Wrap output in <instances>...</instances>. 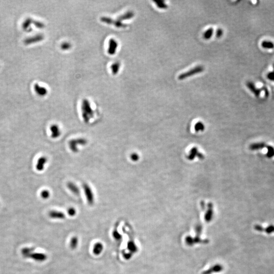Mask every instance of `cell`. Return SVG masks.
Here are the masks:
<instances>
[{
	"instance_id": "6da1fadb",
	"label": "cell",
	"mask_w": 274,
	"mask_h": 274,
	"mask_svg": "<svg viewBox=\"0 0 274 274\" xmlns=\"http://www.w3.org/2000/svg\"><path fill=\"white\" fill-rule=\"evenodd\" d=\"M81 109L83 121L85 123H89L91 119H93L95 116V112L91 107L89 100L86 98L82 100Z\"/></svg>"
},
{
	"instance_id": "7a4b0ae2",
	"label": "cell",
	"mask_w": 274,
	"mask_h": 274,
	"mask_svg": "<svg viewBox=\"0 0 274 274\" xmlns=\"http://www.w3.org/2000/svg\"><path fill=\"white\" fill-rule=\"evenodd\" d=\"M87 144V140L85 138H80L70 140L69 142V147L71 151L74 153L79 151L78 146H85Z\"/></svg>"
},
{
	"instance_id": "3957f363",
	"label": "cell",
	"mask_w": 274,
	"mask_h": 274,
	"mask_svg": "<svg viewBox=\"0 0 274 274\" xmlns=\"http://www.w3.org/2000/svg\"><path fill=\"white\" fill-rule=\"evenodd\" d=\"M82 186L88 204L90 205H93L95 202V196L93 189L90 185L87 183L83 184Z\"/></svg>"
},
{
	"instance_id": "277c9868",
	"label": "cell",
	"mask_w": 274,
	"mask_h": 274,
	"mask_svg": "<svg viewBox=\"0 0 274 274\" xmlns=\"http://www.w3.org/2000/svg\"><path fill=\"white\" fill-rule=\"evenodd\" d=\"M101 21L105 23H107L108 25H113L114 26L121 28H125L127 25L122 23V21H119L118 19H115L111 18L110 17H102L101 18Z\"/></svg>"
},
{
	"instance_id": "5b68a950",
	"label": "cell",
	"mask_w": 274,
	"mask_h": 274,
	"mask_svg": "<svg viewBox=\"0 0 274 274\" xmlns=\"http://www.w3.org/2000/svg\"><path fill=\"white\" fill-rule=\"evenodd\" d=\"M204 71V68L202 66H198L192 69L191 70L188 71V72L184 73V74H181L179 76V79L180 80L184 79L188 77L194 75L195 74H198L199 73L202 72Z\"/></svg>"
},
{
	"instance_id": "8992f818",
	"label": "cell",
	"mask_w": 274,
	"mask_h": 274,
	"mask_svg": "<svg viewBox=\"0 0 274 274\" xmlns=\"http://www.w3.org/2000/svg\"><path fill=\"white\" fill-rule=\"evenodd\" d=\"M108 45V53L111 55H113L115 54L117 51V48L118 46V44L116 40L114 39H110L109 41Z\"/></svg>"
},
{
	"instance_id": "52a82bcc",
	"label": "cell",
	"mask_w": 274,
	"mask_h": 274,
	"mask_svg": "<svg viewBox=\"0 0 274 274\" xmlns=\"http://www.w3.org/2000/svg\"><path fill=\"white\" fill-rule=\"evenodd\" d=\"M49 130L51 132V138L52 139H57L61 136L62 132L58 125L56 124L51 125Z\"/></svg>"
},
{
	"instance_id": "ba28073f",
	"label": "cell",
	"mask_w": 274,
	"mask_h": 274,
	"mask_svg": "<svg viewBox=\"0 0 274 274\" xmlns=\"http://www.w3.org/2000/svg\"><path fill=\"white\" fill-rule=\"evenodd\" d=\"M47 158L45 156H41L38 159L37 164H36V169L38 171H42L44 169L45 164L47 163Z\"/></svg>"
},
{
	"instance_id": "9c48e42d",
	"label": "cell",
	"mask_w": 274,
	"mask_h": 274,
	"mask_svg": "<svg viewBox=\"0 0 274 274\" xmlns=\"http://www.w3.org/2000/svg\"><path fill=\"white\" fill-rule=\"evenodd\" d=\"M67 188L71 193L76 195H79L80 194V190L77 185L74 183L73 182H69L67 184Z\"/></svg>"
},
{
	"instance_id": "30bf717a",
	"label": "cell",
	"mask_w": 274,
	"mask_h": 274,
	"mask_svg": "<svg viewBox=\"0 0 274 274\" xmlns=\"http://www.w3.org/2000/svg\"><path fill=\"white\" fill-rule=\"evenodd\" d=\"M28 257H30L38 261H44L47 259V256L45 254L42 253H31L28 255Z\"/></svg>"
},
{
	"instance_id": "8fae6325",
	"label": "cell",
	"mask_w": 274,
	"mask_h": 274,
	"mask_svg": "<svg viewBox=\"0 0 274 274\" xmlns=\"http://www.w3.org/2000/svg\"><path fill=\"white\" fill-rule=\"evenodd\" d=\"M48 215L52 219H63L66 217L65 214L63 212L55 210L50 211L48 213Z\"/></svg>"
},
{
	"instance_id": "7c38bea8",
	"label": "cell",
	"mask_w": 274,
	"mask_h": 274,
	"mask_svg": "<svg viewBox=\"0 0 274 274\" xmlns=\"http://www.w3.org/2000/svg\"><path fill=\"white\" fill-rule=\"evenodd\" d=\"M34 90L37 95L39 96H45L47 94V89L45 87L41 86L38 84H36L34 85Z\"/></svg>"
},
{
	"instance_id": "4fadbf2b",
	"label": "cell",
	"mask_w": 274,
	"mask_h": 274,
	"mask_svg": "<svg viewBox=\"0 0 274 274\" xmlns=\"http://www.w3.org/2000/svg\"><path fill=\"white\" fill-rule=\"evenodd\" d=\"M44 38V36L43 35H37L36 36H34L33 37L28 38L25 40V43H36L38 42L41 41L42 40H43Z\"/></svg>"
},
{
	"instance_id": "5bb4252c",
	"label": "cell",
	"mask_w": 274,
	"mask_h": 274,
	"mask_svg": "<svg viewBox=\"0 0 274 274\" xmlns=\"http://www.w3.org/2000/svg\"><path fill=\"white\" fill-rule=\"evenodd\" d=\"M104 249V246L101 243L98 242L94 245L93 247V251L95 255H100Z\"/></svg>"
},
{
	"instance_id": "9a60e30c",
	"label": "cell",
	"mask_w": 274,
	"mask_h": 274,
	"mask_svg": "<svg viewBox=\"0 0 274 274\" xmlns=\"http://www.w3.org/2000/svg\"><path fill=\"white\" fill-rule=\"evenodd\" d=\"M120 66H121V64H120V62H114L113 64H112L110 67L112 73L113 75H116L119 72Z\"/></svg>"
},
{
	"instance_id": "2e32d148",
	"label": "cell",
	"mask_w": 274,
	"mask_h": 274,
	"mask_svg": "<svg viewBox=\"0 0 274 274\" xmlns=\"http://www.w3.org/2000/svg\"><path fill=\"white\" fill-rule=\"evenodd\" d=\"M134 14L132 12H127V13L123 14V15L120 16L118 18V19L122 21L123 20H127V19H130L132 18L134 16Z\"/></svg>"
},
{
	"instance_id": "e0dca14e",
	"label": "cell",
	"mask_w": 274,
	"mask_h": 274,
	"mask_svg": "<svg viewBox=\"0 0 274 274\" xmlns=\"http://www.w3.org/2000/svg\"><path fill=\"white\" fill-rule=\"evenodd\" d=\"M78 244V239L76 236L73 237L70 242V247L72 249H75L77 247Z\"/></svg>"
},
{
	"instance_id": "ac0fdd59",
	"label": "cell",
	"mask_w": 274,
	"mask_h": 274,
	"mask_svg": "<svg viewBox=\"0 0 274 274\" xmlns=\"http://www.w3.org/2000/svg\"><path fill=\"white\" fill-rule=\"evenodd\" d=\"M40 195H41V197L42 199H44V200H46V199H48L49 197H50V192H49L48 190L44 189V190H43L41 192Z\"/></svg>"
},
{
	"instance_id": "d6986e66",
	"label": "cell",
	"mask_w": 274,
	"mask_h": 274,
	"mask_svg": "<svg viewBox=\"0 0 274 274\" xmlns=\"http://www.w3.org/2000/svg\"><path fill=\"white\" fill-rule=\"evenodd\" d=\"M61 47L63 50H68L71 48V44L69 42H65L62 44Z\"/></svg>"
},
{
	"instance_id": "ffe728a7",
	"label": "cell",
	"mask_w": 274,
	"mask_h": 274,
	"mask_svg": "<svg viewBox=\"0 0 274 274\" xmlns=\"http://www.w3.org/2000/svg\"><path fill=\"white\" fill-rule=\"evenodd\" d=\"M212 34H213V30L211 28L207 30L206 32H205L204 37L206 39H209L211 37Z\"/></svg>"
},
{
	"instance_id": "44dd1931",
	"label": "cell",
	"mask_w": 274,
	"mask_h": 274,
	"mask_svg": "<svg viewBox=\"0 0 274 274\" xmlns=\"http://www.w3.org/2000/svg\"><path fill=\"white\" fill-rule=\"evenodd\" d=\"M112 234H113V236L114 238L115 239V240H117V241H119V240H120L121 238H122L121 234H120L118 232V231H114Z\"/></svg>"
},
{
	"instance_id": "7402d4cb",
	"label": "cell",
	"mask_w": 274,
	"mask_h": 274,
	"mask_svg": "<svg viewBox=\"0 0 274 274\" xmlns=\"http://www.w3.org/2000/svg\"><path fill=\"white\" fill-rule=\"evenodd\" d=\"M33 249L32 248H25L22 251V252L23 253V255L26 256H28V255H30V252L33 251Z\"/></svg>"
},
{
	"instance_id": "603a6c76",
	"label": "cell",
	"mask_w": 274,
	"mask_h": 274,
	"mask_svg": "<svg viewBox=\"0 0 274 274\" xmlns=\"http://www.w3.org/2000/svg\"><path fill=\"white\" fill-rule=\"evenodd\" d=\"M68 213L69 215L70 216H74L76 214V210L75 208L71 207V208H69L68 210Z\"/></svg>"
},
{
	"instance_id": "cb8c5ba5",
	"label": "cell",
	"mask_w": 274,
	"mask_h": 274,
	"mask_svg": "<svg viewBox=\"0 0 274 274\" xmlns=\"http://www.w3.org/2000/svg\"><path fill=\"white\" fill-rule=\"evenodd\" d=\"M35 25H36V27L38 28H42L45 27V25L43 23L40 22V21H35Z\"/></svg>"
},
{
	"instance_id": "d4e9b609",
	"label": "cell",
	"mask_w": 274,
	"mask_h": 274,
	"mask_svg": "<svg viewBox=\"0 0 274 274\" xmlns=\"http://www.w3.org/2000/svg\"><path fill=\"white\" fill-rule=\"evenodd\" d=\"M130 159L134 161H136L138 159V156L137 154H132L130 156Z\"/></svg>"
}]
</instances>
